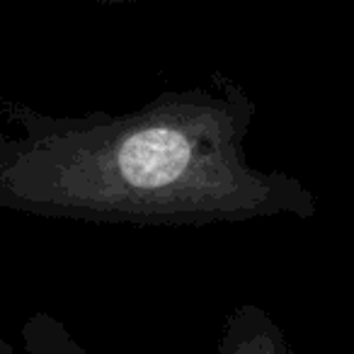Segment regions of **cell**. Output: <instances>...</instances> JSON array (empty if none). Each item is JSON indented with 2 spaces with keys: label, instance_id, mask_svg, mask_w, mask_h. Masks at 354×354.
Returning a JSON list of instances; mask_svg holds the SVG:
<instances>
[{
  "label": "cell",
  "instance_id": "6da1fadb",
  "mask_svg": "<svg viewBox=\"0 0 354 354\" xmlns=\"http://www.w3.org/2000/svg\"><path fill=\"white\" fill-rule=\"evenodd\" d=\"M257 104L238 80L165 90L131 112L0 107V209L124 226H209L318 214L299 177L248 158Z\"/></svg>",
  "mask_w": 354,
  "mask_h": 354
},
{
  "label": "cell",
  "instance_id": "7a4b0ae2",
  "mask_svg": "<svg viewBox=\"0 0 354 354\" xmlns=\"http://www.w3.org/2000/svg\"><path fill=\"white\" fill-rule=\"evenodd\" d=\"M216 354H291L277 320L255 304H243L228 313Z\"/></svg>",
  "mask_w": 354,
  "mask_h": 354
},
{
  "label": "cell",
  "instance_id": "3957f363",
  "mask_svg": "<svg viewBox=\"0 0 354 354\" xmlns=\"http://www.w3.org/2000/svg\"><path fill=\"white\" fill-rule=\"evenodd\" d=\"M25 354H88L56 315L37 310L22 325Z\"/></svg>",
  "mask_w": 354,
  "mask_h": 354
},
{
  "label": "cell",
  "instance_id": "277c9868",
  "mask_svg": "<svg viewBox=\"0 0 354 354\" xmlns=\"http://www.w3.org/2000/svg\"><path fill=\"white\" fill-rule=\"evenodd\" d=\"M0 354H15V347L6 339V335L0 333Z\"/></svg>",
  "mask_w": 354,
  "mask_h": 354
},
{
  "label": "cell",
  "instance_id": "5b68a950",
  "mask_svg": "<svg viewBox=\"0 0 354 354\" xmlns=\"http://www.w3.org/2000/svg\"><path fill=\"white\" fill-rule=\"evenodd\" d=\"M90 3H112V6H119V3H148V0H90Z\"/></svg>",
  "mask_w": 354,
  "mask_h": 354
}]
</instances>
